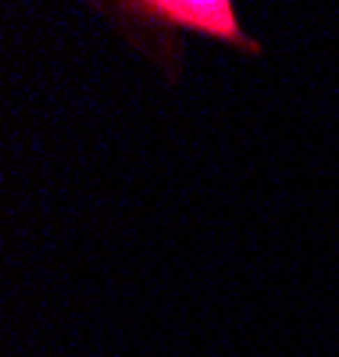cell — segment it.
Returning <instances> with one entry per match:
<instances>
[{
  "label": "cell",
  "instance_id": "obj_1",
  "mask_svg": "<svg viewBox=\"0 0 339 357\" xmlns=\"http://www.w3.org/2000/svg\"><path fill=\"white\" fill-rule=\"evenodd\" d=\"M126 11H136L143 18H161L172 25H186V29H197V33H207L214 40L257 50L254 40L243 36L229 0H146V4H129Z\"/></svg>",
  "mask_w": 339,
  "mask_h": 357
}]
</instances>
